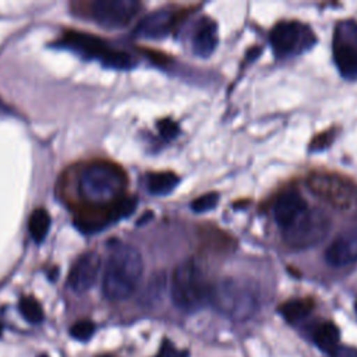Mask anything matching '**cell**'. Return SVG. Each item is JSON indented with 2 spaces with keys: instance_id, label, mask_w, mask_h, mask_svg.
<instances>
[{
  "instance_id": "9c48e42d",
  "label": "cell",
  "mask_w": 357,
  "mask_h": 357,
  "mask_svg": "<svg viewBox=\"0 0 357 357\" xmlns=\"http://www.w3.org/2000/svg\"><path fill=\"white\" fill-rule=\"evenodd\" d=\"M135 198L124 195L116 202L105 206H88L75 216V225L82 231H96L105 226L128 216L135 208Z\"/></svg>"
},
{
  "instance_id": "8992f818",
  "label": "cell",
  "mask_w": 357,
  "mask_h": 357,
  "mask_svg": "<svg viewBox=\"0 0 357 357\" xmlns=\"http://www.w3.org/2000/svg\"><path fill=\"white\" fill-rule=\"evenodd\" d=\"M60 43L61 46L68 47L85 57L98 59L102 64L109 67L128 68L134 63L130 54L109 47L107 43H105L100 38L86 32H67Z\"/></svg>"
},
{
  "instance_id": "ac0fdd59",
  "label": "cell",
  "mask_w": 357,
  "mask_h": 357,
  "mask_svg": "<svg viewBox=\"0 0 357 357\" xmlns=\"http://www.w3.org/2000/svg\"><path fill=\"white\" fill-rule=\"evenodd\" d=\"M314 308V303L310 298H293L279 307L280 315L290 324L300 322Z\"/></svg>"
},
{
  "instance_id": "5b68a950",
  "label": "cell",
  "mask_w": 357,
  "mask_h": 357,
  "mask_svg": "<svg viewBox=\"0 0 357 357\" xmlns=\"http://www.w3.org/2000/svg\"><path fill=\"white\" fill-rule=\"evenodd\" d=\"M331 229L329 216L321 209H307L289 227L283 229V240L293 250H307L319 244Z\"/></svg>"
},
{
  "instance_id": "7c38bea8",
  "label": "cell",
  "mask_w": 357,
  "mask_h": 357,
  "mask_svg": "<svg viewBox=\"0 0 357 357\" xmlns=\"http://www.w3.org/2000/svg\"><path fill=\"white\" fill-rule=\"evenodd\" d=\"M100 257L95 251L81 254L73 264L68 276L67 286L71 291L82 294L88 291L96 282L100 272Z\"/></svg>"
},
{
  "instance_id": "83f0119b",
  "label": "cell",
  "mask_w": 357,
  "mask_h": 357,
  "mask_svg": "<svg viewBox=\"0 0 357 357\" xmlns=\"http://www.w3.org/2000/svg\"><path fill=\"white\" fill-rule=\"evenodd\" d=\"M102 357H113V356H102Z\"/></svg>"
},
{
  "instance_id": "cb8c5ba5",
  "label": "cell",
  "mask_w": 357,
  "mask_h": 357,
  "mask_svg": "<svg viewBox=\"0 0 357 357\" xmlns=\"http://www.w3.org/2000/svg\"><path fill=\"white\" fill-rule=\"evenodd\" d=\"M218 199H219V195L218 192H206L198 198H195L191 204V209L194 212H198V213H202V212H206L212 208L216 206L218 204Z\"/></svg>"
},
{
  "instance_id": "ffe728a7",
  "label": "cell",
  "mask_w": 357,
  "mask_h": 357,
  "mask_svg": "<svg viewBox=\"0 0 357 357\" xmlns=\"http://www.w3.org/2000/svg\"><path fill=\"white\" fill-rule=\"evenodd\" d=\"M49 227H50V216L47 211L43 208L33 209L28 220V230L31 233V237L36 243H40L46 237Z\"/></svg>"
},
{
  "instance_id": "484cf974",
  "label": "cell",
  "mask_w": 357,
  "mask_h": 357,
  "mask_svg": "<svg viewBox=\"0 0 357 357\" xmlns=\"http://www.w3.org/2000/svg\"><path fill=\"white\" fill-rule=\"evenodd\" d=\"M158 128H159L160 135L167 138V139L174 138L177 135V132H178L177 124L174 121H172V120H162V121H159Z\"/></svg>"
},
{
  "instance_id": "d4e9b609",
  "label": "cell",
  "mask_w": 357,
  "mask_h": 357,
  "mask_svg": "<svg viewBox=\"0 0 357 357\" xmlns=\"http://www.w3.org/2000/svg\"><path fill=\"white\" fill-rule=\"evenodd\" d=\"M155 357H188V351L187 350H180V351H176L174 346L165 340L160 346V350L159 353L155 356Z\"/></svg>"
},
{
  "instance_id": "52a82bcc",
  "label": "cell",
  "mask_w": 357,
  "mask_h": 357,
  "mask_svg": "<svg viewBox=\"0 0 357 357\" xmlns=\"http://www.w3.org/2000/svg\"><path fill=\"white\" fill-rule=\"evenodd\" d=\"M269 40L273 53L278 57H284L310 49L314 42V35L308 26L297 21H282L272 29Z\"/></svg>"
},
{
  "instance_id": "7402d4cb",
  "label": "cell",
  "mask_w": 357,
  "mask_h": 357,
  "mask_svg": "<svg viewBox=\"0 0 357 357\" xmlns=\"http://www.w3.org/2000/svg\"><path fill=\"white\" fill-rule=\"evenodd\" d=\"M166 287V278L165 273H156L155 276H152V279L146 283L144 291H142V300L146 304H152L156 303L158 300H160V297L163 296Z\"/></svg>"
},
{
  "instance_id": "4fadbf2b",
  "label": "cell",
  "mask_w": 357,
  "mask_h": 357,
  "mask_svg": "<svg viewBox=\"0 0 357 357\" xmlns=\"http://www.w3.org/2000/svg\"><path fill=\"white\" fill-rule=\"evenodd\" d=\"M178 13L172 7H165L146 14L135 26L134 36L142 39H162L166 38L176 22Z\"/></svg>"
},
{
  "instance_id": "2e32d148",
  "label": "cell",
  "mask_w": 357,
  "mask_h": 357,
  "mask_svg": "<svg viewBox=\"0 0 357 357\" xmlns=\"http://www.w3.org/2000/svg\"><path fill=\"white\" fill-rule=\"evenodd\" d=\"M218 45V26L213 20L202 17L191 38L192 52L199 57H209Z\"/></svg>"
},
{
  "instance_id": "7a4b0ae2",
  "label": "cell",
  "mask_w": 357,
  "mask_h": 357,
  "mask_svg": "<svg viewBox=\"0 0 357 357\" xmlns=\"http://www.w3.org/2000/svg\"><path fill=\"white\" fill-rule=\"evenodd\" d=\"M127 174L116 163L95 160L85 166L78 180V191L89 206H105L124 197Z\"/></svg>"
},
{
  "instance_id": "ba28073f",
  "label": "cell",
  "mask_w": 357,
  "mask_h": 357,
  "mask_svg": "<svg viewBox=\"0 0 357 357\" xmlns=\"http://www.w3.org/2000/svg\"><path fill=\"white\" fill-rule=\"evenodd\" d=\"M333 59L342 77L357 78V22L340 21L333 33Z\"/></svg>"
},
{
  "instance_id": "8fae6325",
  "label": "cell",
  "mask_w": 357,
  "mask_h": 357,
  "mask_svg": "<svg viewBox=\"0 0 357 357\" xmlns=\"http://www.w3.org/2000/svg\"><path fill=\"white\" fill-rule=\"evenodd\" d=\"M307 184L312 192L336 208L349 209L357 202V188L342 178L319 174L311 176Z\"/></svg>"
},
{
  "instance_id": "277c9868",
  "label": "cell",
  "mask_w": 357,
  "mask_h": 357,
  "mask_svg": "<svg viewBox=\"0 0 357 357\" xmlns=\"http://www.w3.org/2000/svg\"><path fill=\"white\" fill-rule=\"evenodd\" d=\"M209 304L230 319L243 321L257 310V296L252 289L238 279H223L211 286Z\"/></svg>"
},
{
  "instance_id": "3957f363",
  "label": "cell",
  "mask_w": 357,
  "mask_h": 357,
  "mask_svg": "<svg viewBox=\"0 0 357 357\" xmlns=\"http://www.w3.org/2000/svg\"><path fill=\"white\" fill-rule=\"evenodd\" d=\"M211 286L205 282L204 273L194 259L180 262L172 275L170 296L173 304L184 311L194 312L205 303H209Z\"/></svg>"
},
{
  "instance_id": "44dd1931",
  "label": "cell",
  "mask_w": 357,
  "mask_h": 357,
  "mask_svg": "<svg viewBox=\"0 0 357 357\" xmlns=\"http://www.w3.org/2000/svg\"><path fill=\"white\" fill-rule=\"evenodd\" d=\"M20 312L24 317V319H26L31 324H40L43 321V308L40 305V303L31 297V296H25L20 300L18 304Z\"/></svg>"
},
{
  "instance_id": "30bf717a",
  "label": "cell",
  "mask_w": 357,
  "mask_h": 357,
  "mask_svg": "<svg viewBox=\"0 0 357 357\" xmlns=\"http://www.w3.org/2000/svg\"><path fill=\"white\" fill-rule=\"evenodd\" d=\"M137 0H96L91 3V18L100 26L117 29L127 26L139 13Z\"/></svg>"
},
{
  "instance_id": "d6986e66",
  "label": "cell",
  "mask_w": 357,
  "mask_h": 357,
  "mask_svg": "<svg viewBox=\"0 0 357 357\" xmlns=\"http://www.w3.org/2000/svg\"><path fill=\"white\" fill-rule=\"evenodd\" d=\"M178 184V177L172 172H156L146 176V188L153 195H166Z\"/></svg>"
},
{
  "instance_id": "f546056e",
  "label": "cell",
  "mask_w": 357,
  "mask_h": 357,
  "mask_svg": "<svg viewBox=\"0 0 357 357\" xmlns=\"http://www.w3.org/2000/svg\"><path fill=\"white\" fill-rule=\"evenodd\" d=\"M0 333H1V325H0Z\"/></svg>"
},
{
  "instance_id": "f1b7e54d",
  "label": "cell",
  "mask_w": 357,
  "mask_h": 357,
  "mask_svg": "<svg viewBox=\"0 0 357 357\" xmlns=\"http://www.w3.org/2000/svg\"><path fill=\"white\" fill-rule=\"evenodd\" d=\"M356 312H357V301H356Z\"/></svg>"
},
{
  "instance_id": "9a60e30c",
  "label": "cell",
  "mask_w": 357,
  "mask_h": 357,
  "mask_svg": "<svg viewBox=\"0 0 357 357\" xmlns=\"http://www.w3.org/2000/svg\"><path fill=\"white\" fill-rule=\"evenodd\" d=\"M308 209L304 198L296 191L289 190L282 192L273 205V216L276 223L283 229L289 227L301 213Z\"/></svg>"
},
{
  "instance_id": "5bb4252c",
  "label": "cell",
  "mask_w": 357,
  "mask_h": 357,
  "mask_svg": "<svg viewBox=\"0 0 357 357\" xmlns=\"http://www.w3.org/2000/svg\"><path fill=\"white\" fill-rule=\"evenodd\" d=\"M325 259L336 268L357 262V230L339 234L326 248Z\"/></svg>"
},
{
  "instance_id": "6da1fadb",
  "label": "cell",
  "mask_w": 357,
  "mask_h": 357,
  "mask_svg": "<svg viewBox=\"0 0 357 357\" xmlns=\"http://www.w3.org/2000/svg\"><path fill=\"white\" fill-rule=\"evenodd\" d=\"M142 272L144 261L139 251L127 243L113 241L102 278L103 296L112 301L128 298L137 290Z\"/></svg>"
},
{
  "instance_id": "e0dca14e",
  "label": "cell",
  "mask_w": 357,
  "mask_h": 357,
  "mask_svg": "<svg viewBox=\"0 0 357 357\" xmlns=\"http://www.w3.org/2000/svg\"><path fill=\"white\" fill-rule=\"evenodd\" d=\"M312 340L319 350L332 354L339 347L340 332L333 322H322L314 329Z\"/></svg>"
},
{
  "instance_id": "603a6c76",
  "label": "cell",
  "mask_w": 357,
  "mask_h": 357,
  "mask_svg": "<svg viewBox=\"0 0 357 357\" xmlns=\"http://www.w3.org/2000/svg\"><path fill=\"white\" fill-rule=\"evenodd\" d=\"M93 333H95V325L88 319L75 322L70 329V335L79 342H86L88 339L92 337Z\"/></svg>"
},
{
  "instance_id": "4316f807",
  "label": "cell",
  "mask_w": 357,
  "mask_h": 357,
  "mask_svg": "<svg viewBox=\"0 0 357 357\" xmlns=\"http://www.w3.org/2000/svg\"><path fill=\"white\" fill-rule=\"evenodd\" d=\"M331 357H357V350L351 349V347H337V350L335 353H332Z\"/></svg>"
}]
</instances>
